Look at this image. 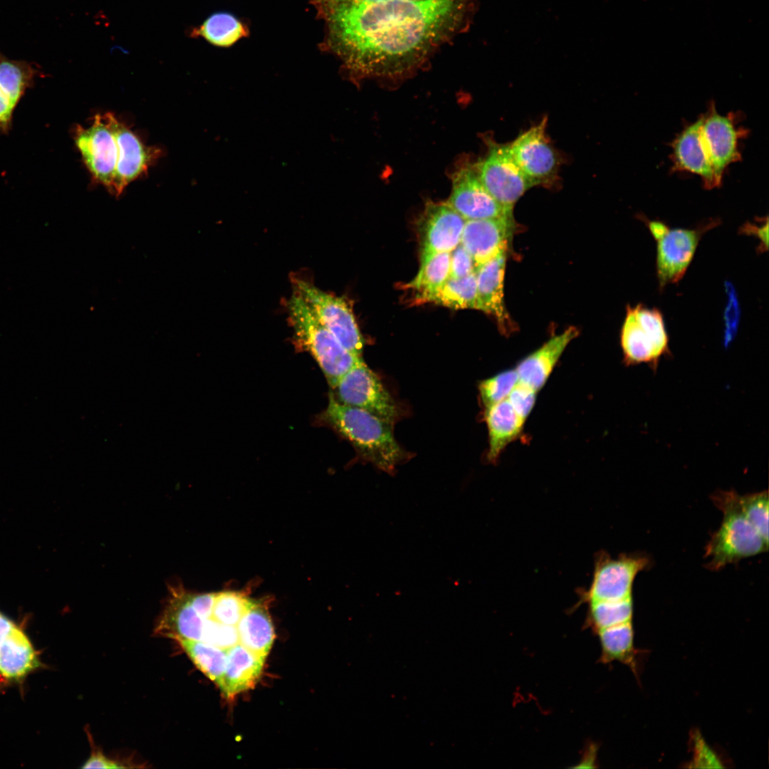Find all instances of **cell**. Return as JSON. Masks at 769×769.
I'll use <instances>...</instances> for the list:
<instances>
[{
	"label": "cell",
	"mask_w": 769,
	"mask_h": 769,
	"mask_svg": "<svg viewBox=\"0 0 769 769\" xmlns=\"http://www.w3.org/2000/svg\"><path fill=\"white\" fill-rule=\"evenodd\" d=\"M324 23L321 47L350 73L404 75L440 46L466 31L478 0H389L347 3L311 0Z\"/></svg>",
	"instance_id": "6da1fadb"
},
{
	"label": "cell",
	"mask_w": 769,
	"mask_h": 769,
	"mask_svg": "<svg viewBox=\"0 0 769 769\" xmlns=\"http://www.w3.org/2000/svg\"><path fill=\"white\" fill-rule=\"evenodd\" d=\"M325 420L376 467L393 473L407 457L397 442L393 424L360 408L339 402L330 393Z\"/></svg>",
	"instance_id": "7a4b0ae2"
},
{
	"label": "cell",
	"mask_w": 769,
	"mask_h": 769,
	"mask_svg": "<svg viewBox=\"0 0 769 769\" xmlns=\"http://www.w3.org/2000/svg\"><path fill=\"white\" fill-rule=\"evenodd\" d=\"M711 500L723 513L718 530L706 546V567L718 570L742 558L767 551L768 544L743 514L734 491H718Z\"/></svg>",
	"instance_id": "3957f363"
},
{
	"label": "cell",
	"mask_w": 769,
	"mask_h": 769,
	"mask_svg": "<svg viewBox=\"0 0 769 769\" xmlns=\"http://www.w3.org/2000/svg\"><path fill=\"white\" fill-rule=\"evenodd\" d=\"M288 308L296 340L313 356L329 384L335 388L342 376L362 360V357L347 350L294 291Z\"/></svg>",
	"instance_id": "277c9868"
},
{
	"label": "cell",
	"mask_w": 769,
	"mask_h": 769,
	"mask_svg": "<svg viewBox=\"0 0 769 769\" xmlns=\"http://www.w3.org/2000/svg\"><path fill=\"white\" fill-rule=\"evenodd\" d=\"M620 344L625 365L644 363L656 370L661 357L669 352L662 313L642 304L628 305L621 328Z\"/></svg>",
	"instance_id": "5b68a950"
},
{
	"label": "cell",
	"mask_w": 769,
	"mask_h": 769,
	"mask_svg": "<svg viewBox=\"0 0 769 769\" xmlns=\"http://www.w3.org/2000/svg\"><path fill=\"white\" fill-rule=\"evenodd\" d=\"M642 220L656 241V269L660 290L683 278L701 236L719 223L711 220L695 229H671L661 221L643 217Z\"/></svg>",
	"instance_id": "8992f818"
},
{
	"label": "cell",
	"mask_w": 769,
	"mask_h": 769,
	"mask_svg": "<svg viewBox=\"0 0 769 769\" xmlns=\"http://www.w3.org/2000/svg\"><path fill=\"white\" fill-rule=\"evenodd\" d=\"M299 295L320 321L352 354L361 357L364 341L352 310L346 300L324 292L298 278L293 280Z\"/></svg>",
	"instance_id": "52a82bcc"
},
{
	"label": "cell",
	"mask_w": 769,
	"mask_h": 769,
	"mask_svg": "<svg viewBox=\"0 0 769 769\" xmlns=\"http://www.w3.org/2000/svg\"><path fill=\"white\" fill-rule=\"evenodd\" d=\"M649 563L648 558L637 554H620L612 558L606 552L595 558L592 582L581 591L578 605L593 601L618 600L632 597L635 577Z\"/></svg>",
	"instance_id": "ba28073f"
},
{
	"label": "cell",
	"mask_w": 769,
	"mask_h": 769,
	"mask_svg": "<svg viewBox=\"0 0 769 769\" xmlns=\"http://www.w3.org/2000/svg\"><path fill=\"white\" fill-rule=\"evenodd\" d=\"M488 152L475 163L480 179L493 198L506 209L515 204L533 186L515 161L509 144L486 141Z\"/></svg>",
	"instance_id": "9c48e42d"
},
{
	"label": "cell",
	"mask_w": 769,
	"mask_h": 769,
	"mask_svg": "<svg viewBox=\"0 0 769 769\" xmlns=\"http://www.w3.org/2000/svg\"><path fill=\"white\" fill-rule=\"evenodd\" d=\"M334 389L335 398L343 404L365 410L392 424L399 416L395 400L363 360L347 372Z\"/></svg>",
	"instance_id": "30bf717a"
},
{
	"label": "cell",
	"mask_w": 769,
	"mask_h": 769,
	"mask_svg": "<svg viewBox=\"0 0 769 769\" xmlns=\"http://www.w3.org/2000/svg\"><path fill=\"white\" fill-rule=\"evenodd\" d=\"M73 138L93 180L110 192L117 165V145L103 115H95L88 127L77 125Z\"/></svg>",
	"instance_id": "8fae6325"
},
{
	"label": "cell",
	"mask_w": 769,
	"mask_h": 769,
	"mask_svg": "<svg viewBox=\"0 0 769 769\" xmlns=\"http://www.w3.org/2000/svg\"><path fill=\"white\" fill-rule=\"evenodd\" d=\"M547 122L545 117L509 143L515 161L533 187L552 184L561 163L546 136Z\"/></svg>",
	"instance_id": "7c38bea8"
},
{
	"label": "cell",
	"mask_w": 769,
	"mask_h": 769,
	"mask_svg": "<svg viewBox=\"0 0 769 769\" xmlns=\"http://www.w3.org/2000/svg\"><path fill=\"white\" fill-rule=\"evenodd\" d=\"M451 182L447 202L466 221L513 216V210L503 206L486 189L475 163L460 165L452 174Z\"/></svg>",
	"instance_id": "4fadbf2b"
},
{
	"label": "cell",
	"mask_w": 769,
	"mask_h": 769,
	"mask_svg": "<svg viewBox=\"0 0 769 769\" xmlns=\"http://www.w3.org/2000/svg\"><path fill=\"white\" fill-rule=\"evenodd\" d=\"M103 116L113 130L117 145V160L112 194L120 196L127 186L145 173L161 155L159 149L146 146L124 123L110 113Z\"/></svg>",
	"instance_id": "5bb4252c"
},
{
	"label": "cell",
	"mask_w": 769,
	"mask_h": 769,
	"mask_svg": "<svg viewBox=\"0 0 769 769\" xmlns=\"http://www.w3.org/2000/svg\"><path fill=\"white\" fill-rule=\"evenodd\" d=\"M466 220L446 202H429L419 222L421 260L451 252L460 243Z\"/></svg>",
	"instance_id": "9a60e30c"
},
{
	"label": "cell",
	"mask_w": 769,
	"mask_h": 769,
	"mask_svg": "<svg viewBox=\"0 0 769 769\" xmlns=\"http://www.w3.org/2000/svg\"><path fill=\"white\" fill-rule=\"evenodd\" d=\"M701 139L714 174L721 184L728 165L741 158L738 140L745 131L737 129L730 115L723 116L711 106L701 116Z\"/></svg>",
	"instance_id": "2e32d148"
},
{
	"label": "cell",
	"mask_w": 769,
	"mask_h": 769,
	"mask_svg": "<svg viewBox=\"0 0 769 769\" xmlns=\"http://www.w3.org/2000/svg\"><path fill=\"white\" fill-rule=\"evenodd\" d=\"M514 224L513 216L466 221L460 244L473 257L476 269L507 251Z\"/></svg>",
	"instance_id": "e0dca14e"
},
{
	"label": "cell",
	"mask_w": 769,
	"mask_h": 769,
	"mask_svg": "<svg viewBox=\"0 0 769 769\" xmlns=\"http://www.w3.org/2000/svg\"><path fill=\"white\" fill-rule=\"evenodd\" d=\"M38 666V656L27 635L0 612V675L19 680Z\"/></svg>",
	"instance_id": "ac0fdd59"
},
{
	"label": "cell",
	"mask_w": 769,
	"mask_h": 769,
	"mask_svg": "<svg viewBox=\"0 0 769 769\" xmlns=\"http://www.w3.org/2000/svg\"><path fill=\"white\" fill-rule=\"evenodd\" d=\"M38 75L33 63L9 59L0 53V132L11 130L15 108Z\"/></svg>",
	"instance_id": "d6986e66"
},
{
	"label": "cell",
	"mask_w": 769,
	"mask_h": 769,
	"mask_svg": "<svg viewBox=\"0 0 769 769\" xmlns=\"http://www.w3.org/2000/svg\"><path fill=\"white\" fill-rule=\"evenodd\" d=\"M506 253L507 251L501 252L476 271L478 310L493 316L504 332L512 327L503 295Z\"/></svg>",
	"instance_id": "ffe728a7"
},
{
	"label": "cell",
	"mask_w": 769,
	"mask_h": 769,
	"mask_svg": "<svg viewBox=\"0 0 769 769\" xmlns=\"http://www.w3.org/2000/svg\"><path fill=\"white\" fill-rule=\"evenodd\" d=\"M577 335V330L570 327L520 360L515 368L519 381L538 392L545 385L568 344Z\"/></svg>",
	"instance_id": "44dd1931"
},
{
	"label": "cell",
	"mask_w": 769,
	"mask_h": 769,
	"mask_svg": "<svg viewBox=\"0 0 769 769\" xmlns=\"http://www.w3.org/2000/svg\"><path fill=\"white\" fill-rule=\"evenodd\" d=\"M702 117L687 126L672 143V159L677 170L687 171L700 176L705 187L719 186L702 145L701 125Z\"/></svg>",
	"instance_id": "7402d4cb"
},
{
	"label": "cell",
	"mask_w": 769,
	"mask_h": 769,
	"mask_svg": "<svg viewBox=\"0 0 769 769\" xmlns=\"http://www.w3.org/2000/svg\"><path fill=\"white\" fill-rule=\"evenodd\" d=\"M226 661L219 687L227 698L253 688L263 670L265 658L247 649L240 643L226 649Z\"/></svg>",
	"instance_id": "603a6c76"
},
{
	"label": "cell",
	"mask_w": 769,
	"mask_h": 769,
	"mask_svg": "<svg viewBox=\"0 0 769 769\" xmlns=\"http://www.w3.org/2000/svg\"><path fill=\"white\" fill-rule=\"evenodd\" d=\"M488 431V459L495 462L505 448L521 434L525 421L513 409L507 399L485 409Z\"/></svg>",
	"instance_id": "cb8c5ba5"
},
{
	"label": "cell",
	"mask_w": 769,
	"mask_h": 769,
	"mask_svg": "<svg viewBox=\"0 0 769 769\" xmlns=\"http://www.w3.org/2000/svg\"><path fill=\"white\" fill-rule=\"evenodd\" d=\"M239 643L251 652L266 658L275 637L268 610L253 600L237 626Z\"/></svg>",
	"instance_id": "d4e9b609"
},
{
	"label": "cell",
	"mask_w": 769,
	"mask_h": 769,
	"mask_svg": "<svg viewBox=\"0 0 769 769\" xmlns=\"http://www.w3.org/2000/svg\"><path fill=\"white\" fill-rule=\"evenodd\" d=\"M601 646L600 661H618L627 664L637 676L634 630L632 621L600 629L597 632Z\"/></svg>",
	"instance_id": "484cf974"
},
{
	"label": "cell",
	"mask_w": 769,
	"mask_h": 769,
	"mask_svg": "<svg viewBox=\"0 0 769 769\" xmlns=\"http://www.w3.org/2000/svg\"><path fill=\"white\" fill-rule=\"evenodd\" d=\"M450 253H438L421 260L417 275L406 285L407 288L417 291V301L427 302L449 279Z\"/></svg>",
	"instance_id": "4316f807"
},
{
	"label": "cell",
	"mask_w": 769,
	"mask_h": 769,
	"mask_svg": "<svg viewBox=\"0 0 769 769\" xmlns=\"http://www.w3.org/2000/svg\"><path fill=\"white\" fill-rule=\"evenodd\" d=\"M249 33L247 26L234 15L215 13L208 17L192 34L204 38L211 44L219 47L234 45Z\"/></svg>",
	"instance_id": "83f0119b"
},
{
	"label": "cell",
	"mask_w": 769,
	"mask_h": 769,
	"mask_svg": "<svg viewBox=\"0 0 769 769\" xmlns=\"http://www.w3.org/2000/svg\"><path fill=\"white\" fill-rule=\"evenodd\" d=\"M427 302L456 310H478L476 272L464 278H449Z\"/></svg>",
	"instance_id": "f1b7e54d"
},
{
	"label": "cell",
	"mask_w": 769,
	"mask_h": 769,
	"mask_svg": "<svg viewBox=\"0 0 769 769\" xmlns=\"http://www.w3.org/2000/svg\"><path fill=\"white\" fill-rule=\"evenodd\" d=\"M177 641L194 665L220 687L226 666V649L199 640Z\"/></svg>",
	"instance_id": "f546056e"
},
{
	"label": "cell",
	"mask_w": 769,
	"mask_h": 769,
	"mask_svg": "<svg viewBox=\"0 0 769 769\" xmlns=\"http://www.w3.org/2000/svg\"><path fill=\"white\" fill-rule=\"evenodd\" d=\"M589 607L585 623L594 632L630 622L633 615L632 597L618 600H602L588 602Z\"/></svg>",
	"instance_id": "4dcf8cb0"
},
{
	"label": "cell",
	"mask_w": 769,
	"mask_h": 769,
	"mask_svg": "<svg viewBox=\"0 0 769 769\" xmlns=\"http://www.w3.org/2000/svg\"><path fill=\"white\" fill-rule=\"evenodd\" d=\"M252 602L244 592H216L210 618L223 624L236 627Z\"/></svg>",
	"instance_id": "1f68e13d"
},
{
	"label": "cell",
	"mask_w": 769,
	"mask_h": 769,
	"mask_svg": "<svg viewBox=\"0 0 769 769\" xmlns=\"http://www.w3.org/2000/svg\"><path fill=\"white\" fill-rule=\"evenodd\" d=\"M742 511L748 521L768 544V491L738 494Z\"/></svg>",
	"instance_id": "d6a6232c"
},
{
	"label": "cell",
	"mask_w": 769,
	"mask_h": 769,
	"mask_svg": "<svg viewBox=\"0 0 769 769\" xmlns=\"http://www.w3.org/2000/svg\"><path fill=\"white\" fill-rule=\"evenodd\" d=\"M518 380L516 369H512L505 370L480 382L478 391L484 409H486L507 399Z\"/></svg>",
	"instance_id": "836d02e7"
},
{
	"label": "cell",
	"mask_w": 769,
	"mask_h": 769,
	"mask_svg": "<svg viewBox=\"0 0 769 769\" xmlns=\"http://www.w3.org/2000/svg\"><path fill=\"white\" fill-rule=\"evenodd\" d=\"M203 621L202 642L223 649H227L239 643L236 626L223 624L211 618L203 619Z\"/></svg>",
	"instance_id": "e575fe53"
},
{
	"label": "cell",
	"mask_w": 769,
	"mask_h": 769,
	"mask_svg": "<svg viewBox=\"0 0 769 769\" xmlns=\"http://www.w3.org/2000/svg\"><path fill=\"white\" fill-rule=\"evenodd\" d=\"M537 392L518 380L507 397L513 409L525 422L535 405Z\"/></svg>",
	"instance_id": "d590c367"
},
{
	"label": "cell",
	"mask_w": 769,
	"mask_h": 769,
	"mask_svg": "<svg viewBox=\"0 0 769 769\" xmlns=\"http://www.w3.org/2000/svg\"><path fill=\"white\" fill-rule=\"evenodd\" d=\"M728 295V303L724 312L725 343L728 344L734 338L738 326L741 310L735 289L730 282L725 283Z\"/></svg>",
	"instance_id": "8d00e7d4"
},
{
	"label": "cell",
	"mask_w": 769,
	"mask_h": 769,
	"mask_svg": "<svg viewBox=\"0 0 769 769\" xmlns=\"http://www.w3.org/2000/svg\"><path fill=\"white\" fill-rule=\"evenodd\" d=\"M450 253L449 278H464L476 271L473 257L461 244Z\"/></svg>",
	"instance_id": "74e56055"
},
{
	"label": "cell",
	"mask_w": 769,
	"mask_h": 769,
	"mask_svg": "<svg viewBox=\"0 0 769 769\" xmlns=\"http://www.w3.org/2000/svg\"><path fill=\"white\" fill-rule=\"evenodd\" d=\"M694 756L692 763L698 768H721V762L699 734H694Z\"/></svg>",
	"instance_id": "f35d334b"
},
{
	"label": "cell",
	"mask_w": 769,
	"mask_h": 769,
	"mask_svg": "<svg viewBox=\"0 0 769 769\" xmlns=\"http://www.w3.org/2000/svg\"><path fill=\"white\" fill-rule=\"evenodd\" d=\"M763 219H762V223L760 224L746 222L740 228L741 234L753 235L759 239L760 245L758 248V252L765 251L768 248V220L767 217L765 222L763 223Z\"/></svg>",
	"instance_id": "ab89813d"
},
{
	"label": "cell",
	"mask_w": 769,
	"mask_h": 769,
	"mask_svg": "<svg viewBox=\"0 0 769 769\" xmlns=\"http://www.w3.org/2000/svg\"><path fill=\"white\" fill-rule=\"evenodd\" d=\"M83 768H124V765H121L119 763L110 759L104 755L101 752L96 751L93 752L89 758L82 766Z\"/></svg>",
	"instance_id": "60d3db41"
},
{
	"label": "cell",
	"mask_w": 769,
	"mask_h": 769,
	"mask_svg": "<svg viewBox=\"0 0 769 769\" xmlns=\"http://www.w3.org/2000/svg\"><path fill=\"white\" fill-rule=\"evenodd\" d=\"M335 1H341L347 3H371V2H380L389 0H332ZM406 1H419V0H406Z\"/></svg>",
	"instance_id": "b9f144b4"
}]
</instances>
